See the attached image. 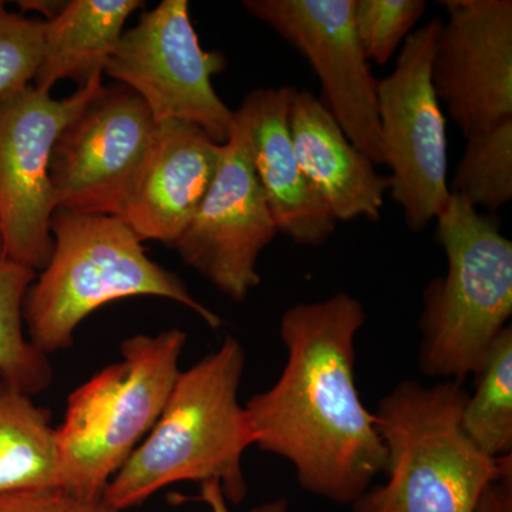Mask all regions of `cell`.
<instances>
[{
  "mask_svg": "<svg viewBox=\"0 0 512 512\" xmlns=\"http://www.w3.org/2000/svg\"><path fill=\"white\" fill-rule=\"evenodd\" d=\"M476 377V390L461 414L463 429L487 456H512L511 325L495 340Z\"/></svg>",
  "mask_w": 512,
  "mask_h": 512,
  "instance_id": "d6986e66",
  "label": "cell"
},
{
  "mask_svg": "<svg viewBox=\"0 0 512 512\" xmlns=\"http://www.w3.org/2000/svg\"><path fill=\"white\" fill-rule=\"evenodd\" d=\"M365 322L362 303L346 292L289 308L279 326L284 370L245 406L254 446L288 460L303 490L338 504H355L386 470L375 413L355 379Z\"/></svg>",
  "mask_w": 512,
  "mask_h": 512,
  "instance_id": "6da1fadb",
  "label": "cell"
},
{
  "mask_svg": "<svg viewBox=\"0 0 512 512\" xmlns=\"http://www.w3.org/2000/svg\"><path fill=\"white\" fill-rule=\"evenodd\" d=\"M103 74L64 99L33 84L0 103V231L9 261L35 272L49 264L56 210L49 165L57 138L103 90Z\"/></svg>",
  "mask_w": 512,
  "mask_h": 512,
  "instance_id": "9c48e42d",
  "label": "cell"
},
{
  "mask_svg": "<svg viewBox=\"0 0 512 512\" xmlns=\"http://www.w3.org/2000/svg\"><path fill=\"white\" fill-rule=\"evenodd\" d=\"M224 53L202 49L187 0H164L124 30L103 74L146 103L156 123L194 124L218 144L231 134L234 110L215 92L212 77L224 72Z\"/></svg>",
  "mask_w": 512,
  "mask_h": 512,
  "instance_id": "ba28073f",
  "label": "cell"
},
{
  "mask_svg": "<svg viewBox=\"0 0 512 512\" xmlns=\"http://www.w3.org/2000/svg\"><path fill=\"white\" fill-rule=\"evenodd\" d=\"M466 138L450 192L494 214L512 200V119Z\"/></svg>",
  "mask_w": 512,
  "mask_h": 512,
  "instance_id": "44dd1931",
  "label": "cell"
},
{
  "mask_svg": "<svg viewBox=\"0 0 512 512\" xmlns=\"http://www.w3.org/2000/svg\"><path fill=\"white\" fill-rule=\"evenodd\" d=\"M443 20L434 18L404 40L396 66L377 80V120L389 192L413 232L423 231L450 200L446 119L431 83Z\"/></svg>",
  "mask_w": 512,
  "mask_h": 512,
  "instance_id": "52a82bcc",
  "label": "cell"
},
{
  "mask_svg": "<svg viewBox=\"0 0 512 512\" xmlns=\"http://www.w3.org/2000/svg\"><path fill=\"white\" fill-rule=\"evenodd\" d=\"M292 89L254 90L238 109L247 121L252 165L278 234L303 247H319L332 237L336 221L296 160L289 130Z\"/></svg>",
  "mask_w": 512,
  "mask_h": 512,
  "instance_id": "9a60e30c",
  "label": "cell"
},
{
  "mask_svg": "<svg viewBox=\"0 0 512 512\" xmlns=\"http://www.w3.org/2000/svg\"><path fill=\"white\" fill-rule=\"evenodd\" d=\"M59 487L49 410L0 382V494Z\"/></svg>",
  "mask_w": 512,
  "mask_h": 512,
  "instance_id": "ac0fdd59",
  "label": "cell"
},
{
  "mask_svg": "<svg viewBox=\"0 0 512 512\" xmlns=\"http://www.w3.org/2000/svg\"><path fill=\"white\" fill-rule=\"evenodd\" d=\"M45 20L9 12L0 2V103L30 86L42 62Z\"/></svg>",
  "mask_w": 512,
  "mask_h": 512,
  "instance_id": "603a6c76",
  "label": "cell"
},
{
  "mask_svg": "<svg viewBox=\"0 0 512 512\" xmlns=\"http://www.w3.org/2000/svg\"><path fill=\"white\" fill-rule=\"evenodd\" d=\"M289 130L299 167L333 220L379 221L389 178L377 173L319 97L292 89Z\"/></svg>",
  "mask_w": 512,
  "mask_h": 512,
  "instance_id": "2e32d148",
  "label": "cell"
},
{
  "mask_svg": "<svg viewBox=\"0 0 512 512\" xmlns=\"http://www.w3.org/2000/svg\"><path fill=\"white\" fill-rule=\"evenodd\" d=\"M157 123L127 87L103 90L64 128L50 156L56 210L123 217Z\"/></svg>",
  "mask_w": 512,
  "mask_h": 512,
  "instance_id": "30bf717a",
  "label": "cell"
},
{
  "mask_svg": "<svg viewBox=\"0 0 512 512\" xmlns=\"http://www.w3.org/2000/svg\"><path fill=\"white\" fill-rule=\"evenodd\" d=\"M426 10L424 0H355L353 23L366 59L386 66Z\"/></svg>",
  "mask_w": 512,
  "mask_h": 512,
  "instance_id": "7402d4cb",
  "label": "cell"
},
{
  "mask_svg": "<svg viewBox=\"0 0 512 512\" xmlns=\"http://www.w3.org/2000/svg\"><path fill=\"white\" fill-rule=\"evenodd\" d=\"M200 485V494L195 497V500L208 505L211 512H231L220 483L208 481V483ZM249 512H291V508H289V503L285 498H276V500L252 508Z\"/></svg>",
  "mask_w": 512,
  "mask_h": 512,
  "instance_id": "d4e9b609",
  "label": "cell"
},
{
  "mask_svg": "<svg viewBox=\"0 0 512 512\" xmlns=\"http://www.w3.org/2000/svg\"><path fill=\"white\" fill-rule=\"evenodd\" d=\"M143 6L140 0L66 2L55 19L45 22L42 62L33 86L50 92L60 80H73L82 87L103 74L127 19Z\"/></svg>",
  "mask_w": 512,
  "mask_h": 512,
  "instance_id": "e0dca14e",
  "label": "cell"
},
{
  "mask_svg": "<svg viewBox=\"0 0 512 512\" xmlns=\"http://www.w3.org/2000/svg\"><path fill=\"white\" fill-rule=\"evenodd\" d=\"M0 512H121L101 498L77 497L63 488H35L0 494Z\"/></svg>",
  "mask_w": 512,
  "mask_h": 512,
  "instance_id": "cb8c5ba5",
  "label": "cell"
},
{
  "mask_svg": "<svg viewBox=\"0 0 512 512\" xmlns=\"http://www.w3.org/2000/svg\"><path fill=\"white\" fill-rule=\"evenodd\" d=\"M5 242H3L2 231H0V262L5 261Z\"/></svg>",
  "mask_w": 512,
  "mask_h": 512,
  "instance_id": "83f0119b",
  "label": "cell"
},
{
  "mask_svg": "<svg viewBox=\"0 0 512 512\" xmlns=\"http://www.w3.org/2000/svg\"><path fill=\"white\" fill-rule=\"evenodd\" d=\"M436 221L447 272L424 291L419 365L424 375L463 382L510 326L512 242L457 195Z\"/></svg>",
  "mask_w": 512,
  "mask_h": 512,
  "instance_id": "8992f818",
  "label": "cell"
},
{
  "mask_svg": "<svg viewBox=\"0 0 512 512\" xmlns=\"http://www.w3.org/2000/svg\"><path fill=\"white\" fill-rule=\"evenodd\" d=\"M244 8L308 60L323 106L376 167L383 165L377 80L357 39L355 0H245Z\"/></svg>",
  "mask_w": 512,
  "mask_h": 512,
  "instance_id": "7c38bea8",
  "label": "cell"
},
{
  "mask_svg": "<svg viewBox=\"0 0 512 512\" xmlns=\"http://www.w3.org/2000/svg\"><path fill=\"white\" fill-rule=\"evenodd\" d=\"M461 382L404 380L380 400L377 431L387 483L367 491L355 512H473L485 488L512 470V456L484 454L467 436Z\"/></svg>",
  "mask_w": 512,
  "mask_h": 512,
  "instance_id": "277c9868",
  "label": "cell"
},
{
  "mask_svg": "<svg viewBox=\"0 0 512 512\" xmlns=\"http://www.w3.org/2000/svg\"><path fill=\"white\" fill-rule=\"evenodd\" d=\"M222 146L194 124L157 123L153 144L121 217L141 242L173 247L210 190Z\"/></svg>",
  "mask_w": 512,
  "mask_h": 512,
  "instance_id": "5bb4252c",
  "label": "cell"
},
{
  "mask_svg": "<svg viewBox=\"0 0 512 512\" xmlns=\"http://www.w3.org/2000/svg\"><path fill=\"white\" fill-rule=\"evenodd\" d=\"M185 343L180 329L131 336L121 343L120 362L70 393L55 429L59 488L89 500L103 497L163 413Z\"/></svg>",
  "mask_w": 512,
  "mask_h": 512,
  "instance_id": "5b68a950",
  "label": "cell"
},
{
  "mask_svg": "<svg viewBox=\"0 0 512 512\" xmlns=\"http://www.w3.org/2000/svg\"><path fill=\"white\" fill-rule=\"evenodd\" d=\"M19 8L23 10V12H37L40 15L45 16V22H49V20L55 19L62 9L66 2H47V0H23V2H18Z\"/></svg>",
  "mask_w": 512,
  "mask_h": 512,
  "instance_id": "4316f807",
  "label": "cell"
},
{
  "mask_svg": "<svg viewBox=\"0 0 512 512\" xmlns=\"http://www.w3.org/2000/svg\"><path fill=\"white\" fill-rule=\"evenodd\" d=\"M473 512H512V470L485 488Z\"/></svg>",
  "mask_w": 512,
  "mask_h": 512,
  "instance_id": "484cf974",
  "label": "cell"
},
{
  "mask_svg": "<svg viewBox=\"0 0 512 512\" xmlns=\"http://www.w3.org/2000/svg\"><path fill=\"white\" fill-rule=\"evenodd\" d=\"M276 234L252 165L247 121L237 109L210 190L171 248L218 291L241 302L261 282L259 255Z\"/></svg>",
  "mask_w": 512,
  "mask_h": 512,
  "instance_id": "8fae6325",
  "label": "cell"
},
{
  "mask_svg": "<svg viewBox=\"0 0 512 512\" xmlns=\"http://www.w3.org/2000/svg\"><path fill=\"white\" fill-rule=\"evenodd\" d=\"M55 248L26 292L23 322L40 352L70 348L76 329L101 306L133 296H156L187 306L212 329L217 313L198 302L181 281L153 259L120 217L55 210Z\"/></svg>",
  "mask_w": 512,
  "mask_h": 512,
  "instance_id": "3957f363",
  "label": "cell"
},
{
  "mask_svg": "<svg viewBox=\"0 0 512 512\" xmlns=\"http://www.w3.org/2000/svg\"><path fill=\"white\" fill-rule=\"evenodd\" d=\"M245 350L232 336L220 348L180 372L153 429L127 458L103 493L121 512L146 503L181 481L220 483L239 504L248 493L242 457L255 437L238 400Z\"/></svg>",
  "mask_w": 512,
  "mask_h": 512,
  "instance_id": "7a4b0ae2",
  "label": "cell"
},
{
  "mask_svg": "<svg viewBox=\"0 0 512 512\" xmlns=\"http://www.w3.org/2000/svg\"><path fill=\"white\" fill-rule=\"evenodd\" d=\"M431 83L468 137L512 119L511 0H444Z\"/></svg>",
  "mask_w": 512,
  "mask_h": 512,
  "instance_id": "4fadbf2b",
  "label": "cell"
},
{
  "mask_svg": "<svg viewBox=\"0 0 512 512\" xmlns=\"http://www.w3.org/2000/svg\"><path fill=\"white\" fill-rule=\"evenodd\" d=\"M37 272L16 262H0V382L32 397L52 383L53 369L23 332V302Z\"/></svg>",
  "mask_w": 512,
  "mask_h": 512,
  "instance_id": "ffe728a7",
  "label": "cell"
}]
</instances>
